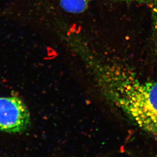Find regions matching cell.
I'll use <instances>...</instances> for the list:
<instances>
[{
	"label": "cell",
	"instance_id": "cell-1",
	"mask_svg": "<svg viewBox=\"0 0 157 157\" xmlns=\"http://www.w3.org/2000/svg\"><path fill=\"white\" fill-rule=\"evenodd\" d=\"M117 106L144 131L157 137V81L142 80L119 70L114 83Z\"/></svg>",
	"mask_w": 157,
	"mask_h": 157
},
{
	"label": "cell",
	"instance_id": "cell-2",
	"mask_svg": "<svg viewBox=\"0 0 157 157\" xmlns=\"http://www.w3.org/2000/svg\"><path fill=\"white\" fill-rule=\"evenodd\" d=\"M30 123V112L21 98L15 95L0 97V131L21 133Z\"/></svg>",
	"mask_w": 157,
	"mask_h": 157
},
{
	"label": "cell",
	"instance_id": "cell-3",
	"mask_svg": "<svg viewBox=\"0 0 157 157\" xmlns=\"http://www.w3.org/2000/svg\"><path fill=\"white\" fill-rule=\"evenodd\" d=\"M91 0H60V5L67 12L72 13H80L87 7Z\"/></svg>",
	"mask_w": 157,
	"mask_h": 157
},
{
	"label": "cell",
	"instance_id": "cell-4",
	"mask_svg": "<svg viewBox=\"0 0 157 157\" xmlns=\"http://www.w3.org/2000/svg\"><path fill=\"white\" fill-rule=\"evenodd\" d=\"M148 6L151 14V46L153 50L157 51V0H153Z\"/></svg>",
	"mask_w": 157,
	"mask_h": 157
},
{
	"label": "cell",
	"instance_id": "cell-5",
	"mask_svg": "<svg viewBox=\"0 0 157 157\" xmlns=\"http://www.w3.org/2000/svg\"><path fill=\"white\" fill-rule=\"evenodd\" d=\"M123 1L127 2L128 3H135L138 4H142L148 5L151 3L153 0H122Z\"/></svg>",
	"mask_w": 157,
	"mask_h": 157
}]
</instances>
